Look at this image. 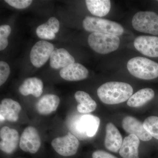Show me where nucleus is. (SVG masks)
Returning <instances> with one entry per match:
<instances>
[{"label":"nucleus","instance_id":"4","mask_svg":"<svg viewBox=\"0 0 158 158\" xmlns=\"http://www.w3.org/2000/svg\"><path fill=\"white\" fill-rule=\"evenodd\" d=\"M83 26L86 31L93 33H102L120 36L124 29L118 23L98 18L87 16L83 22Z\"/></svg>","mask_w":158,"mask_h":158},{"label":"nucleus","instance_id":"9","mask_svg":"<svg viewBox=\"0 0 158 158\" xmlns=\"http://www.w3.org/2000/svg\"><path fill=\"white\" fill-rule=\"evenodd\" d=\"M19 147L25 152L35 154L41 145V138L38 131L33 126L26 128L20 138Z\"/></svg>","mask_w":158,"mask_h":158},{"label":"nucleus","instance_id":"15","mask_svg":"<svg viewBox=\"0 0 158 158\" xmlns=\"http://www.w3.org/2000/svg\"><path fill=\"white\" fill-rule=\"evenodd\" d=\"M104 141L105 147L113 152L119 151L123 143V138L120 132L112 123L107 124Z\"/></svg>","mask_w":158,"mask_h":158},{"label":"nucleus","instance_id":"6","mask_svg":"<svg viewBox=\"0 0 158 158\" xmlns=\"http://www.w3.org/2000/svg\"><path fill=\"white\" fill-rule=\"evenodd\" d=\"M132 25L136 31L158 35V15L151 11H139L134 15Z\"/></svg>","mask_w":158,"mask_h":158},{"label":"nucleus","instance_id":"27","mask_svg":"<svg viewBox=\"0 0 158 158\" xmlns=\"http://www.w3.org/2000/svg\"><path fill=\"white\" fill-rule=\"evenodd\" d=\"M5 2L9 6L15 9H24L31 6L33 1L31 0H6Z\"/></svg>","mask_w":158,"mask_h":158},{"label":"nucleus","instance_id":"28","mask_svg":"<svg viewBox=\"0 0 158 158\" xmlns=\"http://www.w3.org/2000/svg\"><path fill=\"white\" fill-rule=\"evenodd\" d=\"M46 23L55 34L59 32L60 28V23L59 21L56 18L51 17Z\"/></svg>","mask_w":158,"mask_h":158},{"label":"nucleus","instance_id":"11","mask_svg":"<svg viewBox=\"0 0 158 158\" xmlns=\"http://www.w3.org/2000/svg\"><path fill=\"white\" fill-rule=\"evenodd\" d=\"M122 126L125 131L137 136L141 141H149L152 139V136L144 128L143 123L133 116H127L123 118Z\"/></svg>","mask_w":158,"mask_h":158},{"label":"nucleus","instance_id":"23","mask_svg":"<svg viewBox=\"0 0 158 158\" xmlns=\"http://www.w3.org/2000/svg\"><path fill=\"white\" fill-rule=\"evenodd\" d=\"M143 126L151 135L158 140V116L148 117L144 120Z\"/></svg>","mask_w":158,"mask_h":158},{"label":"nucleus","instance_id":"21","mask_svg":"<svg viewBox=\"0 0 158 158\" xmlns=\"http://www.w3.org/2000/svg\"><path fill=\"white\" fill-rule=\"evenodd\" d=\"M155 93L152 89L144 88L138 90L128 100L127 105L131 107H139L153 98Z\"/></svg>","mask_w":158,"mask_h":158},{"label":"nucleus","instance_id":"18","mask_svg":"<svg viewBox=\"0 0 158 158\" xmlns=\"http://www.w3.org/2000/svg\"><path fill=\"white\" fill-rule=\"evenodd\" d=\"M73 63H75L74 57L63 48L54 50L50 58L51 67L54 69L64 68Z\"/></svg>","mask_w":158,"mask_h":158},{"label":"nucleus","instance_id":"5","mask_svg":"<svg viewBox=\"0 0 158 158\" xmlns=\"http://www.w3.org/2000/svg\"><path fill=\"white\" fill-rule=\"evenodd\" d=\"M118 36L99 33H92L88 38L89 46L101 54H107L116 51L120 44Z\"/></svg>","mask_w":158,"mask_h":158},{"label":"nucleus","instance_id":"3","mask_svg":"<svg viewBox=\"0 0 158 158\" xmlns=\"http://www.w3.org/2000/svg\"><path fill=\"white\" fill-rule=\"evenodd\" d=\"M127 68L132 75L138 78L150 80L158 77V63L144 57H134L130 59Z\"/></svg>","mask_w":158,"mask_h":158},{"label":"nucleus","instance_id":"7","mask_svg":"<svg viewBox=\"0 0 158 158\" xmlns=\"http://www.w3.org/2000/svg\"><path fill=\"white\" fill-rule=\"evenodd\" d=\"M51 144L57 153L62 156L69 157L77 153L80 143L75 136L68 132L65 136L54 138Z\"/></svg>","mask_w":158,"mask_h":158},{"label":"nucleus","instance_id":"17","mask_svg":"<svg viewBox=\"0 0 158 158\" xmlns=\"http://www.w3.org/2000/svg\"><path fill=\"white\" fill-rule=\"evenodd\" d=\"M140 139L134 135L127 136L123 141L119 154L123 158H139L138 147Z\"/></svg>","mask_w":158,"mask_h":158},{"label":"nucleus","instance_id":"8","mask_svg":"<svg viewBox=\"0 0 158 158\" xmlns=\"http://www.w3.org/2000/svg\"><path fill=\"white\" fill-rule=\"evenodd\" d=\"M54 51L52 44L45 40H40L31 49L30 53L31 63L35 67L40 68L50 58Z\"/></svg>","mask_w":158,"mask_h":158},{"label":"nucleus","instance_id":"13","mask_svg":"<svg viewBox=\"0 0 158 158\" xmlns=\"http://www.w3.org/2000/svg\"><path fill=\"white\" fill-rule=\"evenodd\" d=\"M22 107L19 103L11 98H5L0 104L1 121L15 122L18 120Z\"/></svg>","mask_w":158,"mask_h":158},{"label":"nucleus","instance_id":"1","mask_svg":"<svg viewBox=\"0 0 158 158\" xmlns=\"http://www.w3.org/2000/svg\"><path fill=\"white\" fill-rule=\"evenodd\" d=\"M132 87L127 83L109 82L99 87L97 94L104 103L115 105L128 100L132 95Z\"/></svg>","mask_w":158,"mask_h":158},{"label":"nucleus","instance_id":"10","mask_svg":"<svg viewBox=\"0 0 158 158\" xmlns=\"http://www.w3.org/2000/svg\"><path fill=\"white\" fill-rule=\"evenodd\" d=\"M19 135L17 130L7 126L0 130V149L7 154H11L19 144Z\"/></svg>","mask_w":158,"mask_h":158},{"label":"nucleus","instance_id":"25","mask_svg":"<svg viewBox=\"0 0 158 158\" xmlns=\"http://www.w3.org/2000/svg\"><path fill=\"white\" fill-rule=\"evenodd\" d=\"M11 28L7 25L0 27V50H4L9 44L8 37L11 34Z\"/></svg>","mask_w":158,"mask_h":158},{"label":"nucleus","instance_id":"16","mask_svg":"<svg viewBox=\"0 0 158 158\" xmlns=\"http://www.w3.org/2000/svg\"><path fill=\"white\" fill-rule=\"evenodd\" d=\"M60 102L59 97L56 94H45L36 103V110L40 115H49L56 110Z\"/></svg>","mask_w":158,"mask_h":158},{"label":"nucleus","instance_id":"26","mask_svg":"<svg viewBox=\"0 0 158 158\" xmlns=\"http://www.w3.org/2000/svg\"><path fill=\"white\" fill-rule=\"evenodd\" d=\"M10 73L9 64L4 61L0 62V85L2 86L6 81Z\"/></svg>","mask_w":158,"mask_h":158},{"label":"nucleus","instance_id":"20","mask_svg":"<svg viewBox=\"0 0 158 158\" xmlns=\"http://www.w3.org/2000/svg\"><path fill=\"white\" fill-rule=\"evenodd\" d=\"M74 97L78 103L77 106V110L79 113H88L96 110L97 106L96 102L88 93L79 90L75 94Z\"/></svg>","mask_w":158,"mask_h":158},{"label":"nucleus","instance_id":"22","mask_svg":"<svg viewBox=\"0 0 158 158\" xmlns=\"http://www.w3.org/2000/svg\"><path fill=\"white\" fill-rule=\"evenodd\" d=\"M85 2L90 13L98 17L107 15L111 9L110 0H87Z\"/></svg>","mask_w":158,"mask_h":158},{"label":"nucleus","instance_id":"14","mask_svg":"<svg viewBox=\"0 0 158 158\" xmlns=\"http://www.w3.org/2000/svg\"><path fill=\"white\" fill-rule=\"evenodd\" d=\"M89 72L82 64L73 63L62 68L59 74L62 79L69 81H82L88 77Z\"/></svg>","mask_w":158,"mask_h":158},{"label":"nucleus","instance_id":"29","mask_svg":"<svg viewBox=\"0 0 158 158\" xmlns=\"http://www.w3.org/2000/svg\"><path fill=\"white\" fill-rule=\"evenodd\" d=\"M92 158H117L115 156L103 150H97L93 152Z\"/></svg>","mask_w":158,"mask_h":158},{"label":"nucleus","instance_id":"19","mask_svg":"<svg viewBox=\"0 0 158 158\" xmlns=\"http://www.w3.org/2000/svg\"><path fill=\"white\" fill-rule=\"evenodd\" d=\"M43 83L37 77H30L26 79L19 86V90L23 96L31 95L38 98L42 94L43 91Z\"/></svg>","mask_w":158,"mask_h":158},{"label":"nucleus","instance_id":"30","mask_svg":"<svg viewBox=\"0 0 158 158\" xmlns=\"http://www.w3.org/2000/svg\"></svg>","mask_w":158,"mask_h":158},{"label":"nucleus","instance_id":"24","mask_svg":"<svg viewBox=\"0 0 158 158\" xmlns=\"http://www.w3.org/2000/svg\"><path fill=\"white\" fill-rule=\"evenodd\" d=\"M36 32L37 36L40 39L51 40L56 37V34L53 32L47 23L38 26Z\"/></svg>","mask_w":158,"mask_h":158},{"label":"nucleus","instance_id":"2","mask_svg":"<svg viewBox=\"0 0 158 158\" xmlns=\"http://www.w3.org/2000/svg\"><path fill=\"white\" fill-rule=\"evenodd\" d=\"M100 123V119L94 115H78L71 118L68 126L71 133L81 140L95 135Z\"/></svg>","mask_w":158,"mask_h":158},{"label":"nucleus","instance_id":"12","mask_svg":"<svg viewBox=\"0 0 158 158\" xmlns=\"http://www.w3.org/2000/svg\"><path fill=\"white\" fill-rule=\"evenodd\" d=\"M134 44L136 49L144 56L158 57V37L138 36L135 40Z\"/></svg>","mask_w":158,"mask_h":158}]
</instances>
